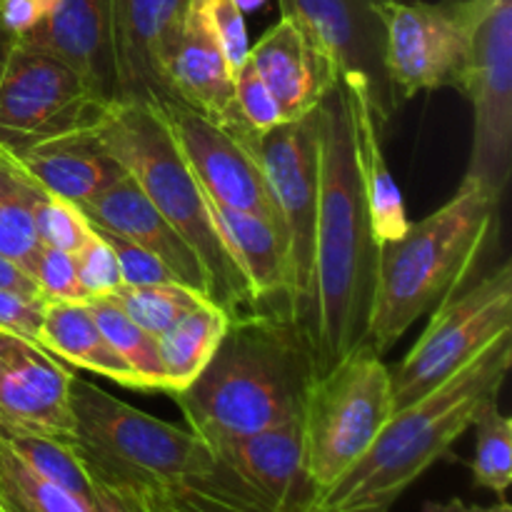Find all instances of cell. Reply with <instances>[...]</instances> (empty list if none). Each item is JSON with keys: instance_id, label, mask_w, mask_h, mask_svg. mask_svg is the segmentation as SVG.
<instances>
[{"instance_id": "1", "label": "cell", "mask_w": 512, "mask_h": 512, "mask_svg": "<svg viewBox=\"0 0 512 512\" xmlns=\"http://www.w3.org/2000/svg\"><path fill=\"white\" fill-rule=\"evenodd\" d=\"M313 115L318 218L308 308L300 330L313 360V375L323 378L355 348L365 345L380 245L365 208L343 78L335 80Z\"/></svg>"}, {"instance_id": "2", "label": "cell", "mask_w": 512, "mask_h": 512, "mask_svg": "<svg viewBox=\"0 0 512 512\" xmlns=\"http://www.w3.org/2000/svg\"><path fill=\"white\" fill-rule=\"evenodd\" d=\"M73 450L85 473L173 512H270L193 430L153 418L73 373Z\"/></svg>"}, {"instance_id": "3", "label": "cell", "mask_w": 512, "mask_h": 512, "mask_svg": "<svg viewBox=\"0 0 512 512\" xmlns=\"http://www.w3.org/2000/svg\"><path fill=\"white\" fill-rule=\"evenodd\" d=\"M313 380L308 343L295 320L253 310L230 318L203 373L170 398L185 428L210 445L300 420Z\"/></svg>"}, {"instance_id": "4", "label": "cell", "mask_w": 512, "mask_h": 512, "mask_svg": "<svg viewBox=\"0 0 512 512\" xmlns=\"http://www.w3.org/2000/svg\"><path fill=\"white\" fill-rule=\"evenodd\" d=\"M510 365L512 333H505L453 378L395 410L368 453L315 500L310 512H390L405 490L473 428L478 415L498 403Z\"/></svg>"}, {"instance_id": "5", "label": "cell", "mask_w": 512, "mask_h": 512, "mask_svg": "<svg viewBox=\"0 0 512 512\" xmlns=\"http://www.w3.org/2000/svg\"><path fill=\"white\" fill-rule=\"evenodd\" d=\"M500 203L473 178H463L453 198L410 223L400 238L380 245L373 313L365 345L383 355L440 300L470 283L490 235L498 228Z\"/></svg>"}, {"instance_id": "6", "label": "cell", "mask_w": 512, "mask_h": 512, "mask_svg": "<svg viewBox=\"0 0 512 512\" xmlns=\"http://www.w3.org/2000/svg\"><path fill=\"white\" fill-rule=\"evenodd\" d=\"M95 138L188 240L210 278V300L230 318L253 313V295L220 235L208 193L185 163L160 110L148 103L115 100Z\"/></svg>"}, {"instance_id": "7", "label": "cell", "mask_w": 512, "mask_h": 512, "mask_svg": "<svg viewBox=\"0 0 512 512\" xmlns=\"http://www.w3.org/2000/svg\"><path fill=\"white\" fill-rule=\"evenodd\" d=\"M393 413L390 368L368 345L313 380L303 408V443L318 498L368 453Z\"/></svg>"}, {"instance_id": "8", "label": "cell", "mask_w": 512, "mask_h": 512, "mask_svg": "<svg viewBox=\"0 0 512 512\" xmlns=\"http://www.w3.org/2000/svg\"><path fill=\"white\" fill-rule=\"evenodd\" d=\"M505 333H512L510 260L435 305L418 343L390 370L393 408H405L443 385Z\"/></svg>"}, {"instance_id": "9", "label": "cell", "mask_w": 512, "mask_h": 512, "mask_svg": "<svg viewBox=\"0 0 512 512\" xmlns=\"http://www.w3.org/2000/svg\"><path fill=\"white\" fill-rule=\"evenodd\" d=\"M468 63L460 93L473 105L465 178L503 203L512 170V0H463Z\"/></svg>"}, {"instance_id": "10", "label": "cell", "mask_w": 512, "mask_h": 512, "mask_svg": "<svg viewBox=\"0 0 512 512\" xmlns=\"http://www.w3.org/2000/svg\"><path fill=\"white\" fill-rule=\"evenodd\" d=\"M248 148L263 173L278 215L288 263V313L300 328L313 275L315 218H318V143L315 115L278 125L263 135H233Z\"/></svg>"}, {"instance_id": "11", "label": "cell", "mask_w": 512, "mask_h": 512, "mask_svg": "<svg viewBox=\"0 0 512 512\" xmlns=\"http://www.w3.org/2000/svg\"><path fill=\"white\" fill-rule=\"evenodd\" d=\"M113 103L60 60L15 43L0 80V150L95 133Z\"/></svg>"}, {"instance_id": "12", "label": "cell", "mask_w": 512, "mask_h": 512, "mask_svg": "<svg viewBox=\"0 0 512 512\" xmlns=\"http://www.w3.org/2000/svg\"><path fill=\"white\" fill-rule=\"evenodd\" d=\"M385 75L398 105L423 90H460L468 63L463 0H380Z\"/></svg>"}, {"instance_id": "13", "label": "cell", "mask_w": 512, "mask_h": 512, "mask_svg": "<svg viewBox=\"0 0 512 512\" xmlns=\"http://www.w3.org/2000/svg\"><path fill=\"white\" fill-rule=\"evenodd\" d=\"M280 13L328 58L338 78L365 83L380 133L400 105L385 75L380 0H278Z\"/></svg>"}, {"instance_id": "14", "label": "cell", "mask_w": 512, "mask_h": 512, "mask_svg": "<svg viewBox=\"0 0 512 512\" xmlns=\"http://www.w3.org/2000/svg\"><path fill=\"white\" fill-rule=\"evenodd\" d=\"M155 108L168 123L175 145L210 200L270 220L278 228L273 200L253 155L223 125L213 123L180 100L168 98ZM280 230V228H278Z\"/></svg>"}, {"instance_id": "15", "label": "cell", "mask_w": 512, "mask_h": 512, "mask_svg": "<svg viewBox=\"0 0 512 512\" xmlns=\"http://www.w3.org/2000/svg\"><path fill=\"white\" fill-rule=\"evenodd\" d=\"M190 0H110L118 100L158 105L170 98L165 65Z\"/></svg>"}, {"instance_id": "16", "label": "cell", "mask_w": 512, "mask_h": 512, "mask_svg": "<svg viewBox=\"0 0 512 512\" xmlns=\"http://www.w3.org/2000/svg\"><path fill=\"white\" fill-rule=\"evenodd\" d=\"M210 448L243 478L270 512H310L318 490L305 468L303 418L240 438L210 443Z\"/></svg>"}, {"instance_id": "17", "label": "cell", "mask_w": 512, "mask_h": 512, "mask_svg": "<svg viewBox=\"0 0 512 512\" xmlns=\"http://www.w3.org/2000/svg\"><path fill=\"white\" fill-rule=\"evenodd\" d=\"M70 378L73 370L48 350L0 333V415L73 443Z\"/></svg>"}, {"instance_id": "18", "label": "cell", "mask_w": 512, "mask_h": 512, "mask_svg": "<svg viewBox=\"0 0 512 512\" xmlns=\"http://www.w3.org/2000/svg\"><path fill=\"white\" fill-rule=\"evenodd\" d=\"M18 45L60 60L95 93L118 100L110 0H53L45 18L18 35Z\"/></svg>"}, {"instance_id": "19", "label": "cell", "mask_w": 512, "mask_h": 512, "mask_svg": "<svg viewBox=\"0 0 512 512\" xmlns=\"http://www.w3.org/2000/svg\"><path fill=\"white\" fill-rule=\"evenodd\" d=\"M80 210L95 230L130 240L145 253L163 260L178 283L210 298V278L195 250L165 220V215H160V210L150 203L148 195L128 173L100 190L93 200L80 205Z\"/></svg>"}, {"instance_id": "20", "label": "cell", "mask_w": 512, "mask_h": 512, "mask_svg": "<svg viewBox=\"0 0 512 512\" xmlns=\"http://www.w3.org/2000/svg\"><path fill=\"white\" fill-rule=\"evenodd\" d=\"M248 60L278 100L285 123L313 113L338 80L328 58L285 18L250 45Z\"/></svg>"}, {"instance_id": "21", "label": "cell", "mask_w": 512, "mask_h": 512, "mask_svg": "<svg viewBox=\"0 0 512 512\" xmlns=\"http://www.w3.org/2000/svg\"><path fill=\"white\" fill-rule=\"evenodd\" d=\"M233 80L235 70L230 68L218 38L193 3H188L183 28L165 65L170 98L223 125L233 103Z\"/></svg>"}, {"instance_id": "22", "label": "cell", "mask_w": 512, "mask_h": 512, "mask_svg": "<svg viewBox=\"0 0 512 512\" xmlns=\"http://www.w3.org/2000/svg\"><path fill=\"white\" fill-rule=\"evenodd\" d=\"M13 158L40 190L78 208L125 175L118 160L100 145L95 133L48 140L15 153Z\"/></svg>"}, {"instance_id": "23", "label": "cell", "mask_w": 512, "mask_h": 512, "mask_svg": "<svg viewBox=\"0 0 512 512\" xmlns=\"http://www.w3.org/2000/svg\"><path fill=\"white\" fill-rule=\"evenodd\" d=\"M213 218L238 263L255 310L288 313V263L280 230L270 220L210 200ZM290 315V313H288Z\"/></svg>"}, {"instance_id": "24", "label": "cell", "mask_w": 512, "mask_h": 512, "mask_svg": "<svg viewBox=\"0 0 512 512\" xmlns=\"http://www.w3.org/2000/svg\"><path fill=\"white\" fill-rule=\"evenodd\" d=\"M348 88L350 123H353L355 160H358L360 185H363L365 208H368L370 228L378 245L400 238L408 230L410 220L405 213L403 193L390 173L383 155V133L375 123L370 93L365 83L355 78H343Z\"/></svg>"}, {"instance_id": "25", "label": "cell", "mask_w": 512, "mask_h": 512, "mask_svg": "<svg viewBox=\"0 0 512 512\" xmlns=\"http://www.w3.org/2000/svg\"><path fill=\"white\" fill-rule=\"evenodd\" d=\"M40 348L73 368L108 378L123 388H140L138 375L108 343L100 325L95 323L88 303H48L40 328Z\"/></svg>"}, {"instance_id": "26", "label": "cell", "mask_w": 512, "mask_h": 512, "mask_svg": "<svg viewBox=\"0 0 512 512\" xmlns=\"http://www.w3.org/2000/svg\"><path fill=\"white\" fill-rule=\"evenodd\" d=\"M230 315L215 303L200 305L193 313L183 315L175 325H170L163 335H158L160 363L165 373V393L173 395L188 388L208 360L213 358L215 348L228 330Z\"/></svg>"}, {"instance_id": "27", "label": "cell", "mask_w": 512, "mask_h": 512, "mask_svg": "<svg viewBox=\"0 0 512 512\" xmlns=\"http://www.w3.org/2000/svg\"><path fill=\"white\" fill-rule=\"evenodd\" d=\"M43 193L18 160L0 150V255L28 275L43 248L35 228V203Z\"/></svg>"}, {"instance_id": "28", "label": "cell", "mask_w": 512, "mask_h": 512, "mask_svg": "<svg viewBox=\"0 0 512 512\" xmlns=\"http://www.w3.org/2000/svg\"><path fill=\"white\" fill-rule=\"evenodd\" d=\"M0 440L25 463L33 465L38 473L48 475L50 480L70 490L80 503L88 505L90 480L70 440H60L38 428L5 418V415H0Z\"/></svg>"}, {"instance_id": "29", "label": "cell", "mask_w": 512, "mask_h": 512, "mask_svg": "<svg viewBox=\"0 0 512 512\" xmlns=\"http://www.w3.org/2000/svg\"><path fill=\"white\" fill-rule=\"evenodd\" d=\"M88 308L108 343L118 350L120 358L138 375L140 388L165 393L168 385H165L163 363H160L158 338L140 328L135 320H130L110 298L88 300Z\"/></svg>"}, {"instance_id": "30", "label": "cell", "mask_w": 512, "mask_h": 512, "mask_svg": "<svg viewBox=\"0 0 512 512\" xmlns=\"http://www.w3.org/2000/svg\"><path fill=\"white\" fill-rule=\"evenodd\" d=\"M130 320L148 330L150 335H163L170 325L178 323L183 315L193 313L200 305L213 303L198 290L183 283H155V285H120L108 295Z\"/></svg>"}, {"instance_id": "31", "label": "cell", "mask_w": 512, "mask_h": 512, "mask_svg": "<svg viewBox=\"0 0 512 512\" xmlns=\"http://www.w3.org/2000/svg\"><path fill=\"white\" fill-rule=\"evenodd\" d=\"M0 493L13 512H88L70 490L38 473L0 440Z\"/></svg>"}, {"instance_id": "32", "label": "cell", "mask_w": 512, "mask_h": 512, "mask_svg": "<svg viewBox=\"0 0 512 512\" xmlns=\"http://www.w3.org/2000/svg\"><path fill=\"white\" fill-rule=\"evenodd\" d=\"M475 458L470 463L475 488L490 490L505 500L512 483V420L488 405L475 420Z\"/></svg>"}, {"instance_id": "33", "label": "cell", "mask_w": 512, "mask_h": 512, "mask_svg": "<svg viewBox=\"0 0 512 512\" xmlns=\"http://www.w3.org/2000/svg\"><path fill=\"white\" fill-rule=\"evenodd\" d=\"M283 123L285 118L278 100L270 95L268 85L263 83L253 63L245 58V63L235 70L233 103L223 128L230 135H263Z\"/></svg>"}, {"instance_id": "34", "label": "cell", "mask_w": 512, "mask_h": 512, "mask_svg": "<svg viewBox=\"0 0 512 512\" xmlns=\"http://www.w3.org/2000/svg\"><path fill=\"white\" fill-rule=\"evenodd\" d=\"M35 228H38L40 245L65 253H78L93 235V225L78 205L48 193L40 195L35 203Z\"/></svg>"}, {"instance_id": "35", "label": "cell", "mask_w": 512, "mask_h": 512, "mask_svg": "<svg viewBox=\"0 0 512 512\" xmlns=\"http://www.w3.org/2000/svg\"><path fill=\"white\" fill-rule=\"evenodd\" d=\"M30 278L48 303H88L78 280L75 255L58 248H40Z\"/></svg>"}, {"instance_id": "36", "label": "cell", "mask_w": 512, "mask_h": 512, "mask_svg": "<svg viewBox=\"0 0 512 512\" xmlns=\"http://www.w3.org/2000/svg\"><path fill=\"white\" fill-rule=\"evenodd\" d=\"M205 20L213 35L218 38L230 68L238 70L245 63L250 50L248 28H245L243 10L235 5V0H190Z\"/></svg>"}, {"instance_id": "37", "label": "cell", "mask_w": 512, "mask_h": 512, "mask_svg": "<svg viewBox=\"0 0 512 512\" xmlns=\"http://www.w3.org/2000/svg\"><path fill=\"white\" fill-rule=\"evenodd\" d=\"M73 255L75 265H78V280L88 300L108 298V295H113L123 285L118 258H115L113 248H110L108 240L98 230H93L88 243Z\"/></svg>"}, {"instance_id": "38", "label": "cell", "mask_w": 512, "mask_h": 512, "mask_svg": "<svg viewBox=\"0 0 512 512\" xmlns=\"http://www.w3.org/2000/svg\"><path fill=\"white\" fill-rule=\"evenodd\" d=\"M45 305L48 300L43 295H25L18 290L0 288V333L40 345Z\"/></svg>"}, {"instance_id": "39", "label": "cell", "mask_w": 512, "mask_h": 512, "mask_svg": "<svg viewBox=\"0 0 512 512\" xmlns=\"http://www.w3.org/2000/svg\"><path fill=\"white\" fill-rule=\"evenodd\" d=\"M95 230V228H93ZM108 245L113 248L115 258H118L120 275H123V285H155V283H178L175 275L170 273L168 265L155 255L145 253L143 248L133 245L130 240L118 238L113 233H103L98 230Z\"/></svg>"}, {"instance_id": "40", "label": "cell", "mask_w": 512, "mask_h": 512, "mask_svg": "<svg viewBox=\"0 0 512 512\" xmlns=\"http://www.w3.org/2000/svg\"><path fill=\"white\" fill-rule=\"evenodd\" d=\"M90 480V500L88 512H163V505L138 490L123 488V485L105 483L88 473Z\"/></svg>"}, {"instance_id": "41", "label": "cell", "mask_w": 512, "mask_h": 512, "mask_svg": "<svg viewBox=\"0 0 512 512\" xmlns=\"http://www.w3.org/2000/svg\"><path fill=\"white\" fill-rule=\"evenodd\" d=\"M50 5H53V0H3L0 3V20L15 35H23L25 30H30L45 18Z\"/></svg>"}, {"instance_id": "42", "label": "cell", "mask_w": 512, "mask_h": 512, "mask_svg": "<svg viewBox=\"0 0 512 512\" xmlns=\"http://www.w3.org/2000/svg\"><path fill=\"white\" fill-rule=\"evenodd\" d=\"M0 288L18 290V293H25V295H40L35 280L30 278L20 265H15L13 260L3 258V255H0Z\"/></svg>"}, {"instance_id": "43", "label": "cell", "mask_w": 512, "mask_h": 512, "mask_svg": "<svg viewBox=\"0 0 512 512\" xmlns=\"http://www.w3.org/2000/svg\"><path fill=\"white\" fill-rule=\"evenodd\" d=\"M425 512H512V508L508 500H500L498 505H490V508H485V505H468L463 500H450V503L443 505L430 503Z\"/></svg>"}, {"instance_id": "44", "label": "cell", "mask_w": 512, "mask_h": 512, "mask_svg": "<svg viewBox=\"0 0 512 512\" xmlns=\"http://www.w3.org/2000/svg\"><path fill=\"white\" fill-rule=\"evenodd\" d=\"M15 43H18V35H15L13 30H10L8 25L0 20V80H3L5 65H8V58H10V53H13Z\"/></svg>"}, {"instance_id": "45", "label": "cell", "mask_w": 512, "mask_h": 512, "mask_svg": "<svg viewBox=\"0 0 512 512\" xmlns=\"http://www.w3.org/2000/svg\"><path fill=\"white\" fill-rule=\"evenodd\" d=\"M265 3H268V0H235V5H238V8L243 10V15L245 13H255V10L263 8Z\"/></svg>"}, {"instance_id": "46", "label": "cell", "mask_w": 512, "mask_h": 512, "mask_svg": "<svg viewBox=\"0 0 512 512\" xmlns=\"http://www.w3.org/2000/svg\"><path fill=\"white\" fill-rule=\"evenodd\" d=\"M0 512H13V508H10L8 500H5L3 493H0Z\"/></svg>"}, {"instance_id": "47", "label": "cell", "mask_w": 512, "mask_h": 512, "mask_svg": "<svg viewBox=\"0 0 512 512\" xmlns=\"http://www.w3.org/2000/svg\"><path fill=\"white\" fill-rule=\"evenodd\" d=\"M163 512H173V510H168V508H163Z\"/></svg>"}, {"instance_id": "48", "label": "cell", "mask_w": 512, "mask_h": 512, "mask_svg": "<svg viewBox=\"0 0 512 512\" xmlns=\"http://www.w3.org/2000/svg\"><path fill=\"white\" fill-rule=\"evenodd\" d=\"M0 3H3V0H0Z\"/></svg>"}]
</instances>
